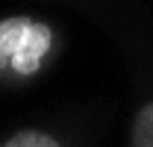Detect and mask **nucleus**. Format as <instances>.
Returning <instances> with one entry per match:
<instances>
[{"label": "nucleus", "instance_id": "obj_1", "mask_svg": "<svg viewBox=\"0 0 153 147\" xmlns=\"http://www.w3.org/2000/svg\"><path fill=\"white\" fill-rule=\"evenodd\" d=\"M50 50V30L33 18H6L0 24V59L18 74H36Z\"/></svg>", "mask_w": 153, "mask_h": 147}, {"label": "nucleus", "instance_id": "obj_2", "mask_svg": "<svg viewBox=\"0 0 153 147\" xmlns=\"http://www.w3.org/2000/svg\"><path fill=\"white\" fill-rule=\"evenodd\" d=\"M130 147H153V103L141 106L133 121V135Z\"/></svg>", "mask_w": 153, "mask_h": 147}, {"label": "nucleus", "instance_id": "obj_3", "mask_svg": "<svg viewBox=\"0 0 153 147\" xmlns=\"http://www.w3.org/2000/svg\"><path fill=\"white\" fill-rule=\"evenodd\" d=\"M0 147H59V141L53 135L41 132V129H24V132H15L6 144Z\"/></svg>", "mask_w": 153, "mask_h": 147}]
</instances>
